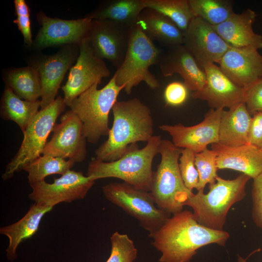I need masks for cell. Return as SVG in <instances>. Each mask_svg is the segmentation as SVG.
<instances>
[{"instance_id":"28","label":"cell","mask_w":262,"mask_h":262,"mask_svg":"<svg viewBox=\"0 0 262 262\" xmlns=\"http://www.w3.org/2000/svg\"><path fill=\"white\" fill-rule=\"evenodd\" d=\"M5 85L21 99L36 101L42 96L40 79L37 69L32 66L14 68L3 72Z\"/></svg>"},{"instance_id":"27","label":"cell","mask_w":262,"mask_h":262,"mask_svg":"<svg viewBox=\"0 0 262 262\" xmlns=\"http://www.w3.org/2000/svg\"><path fill=\"white\" fill-rule=\"evenodd\" d=\"M40 100H23L5 85L0 100V115L5 120L15 122L22 132L39 112Z\"/></svg>"},{"instance_id":"32","label":"cell","mask_w":262,"mask_h":262,"mask_svg":"<svg viewBox=\"0 0 262 262\" xmlns=\"http://www.w3.org/2000/svg\"><path fill=\"white\" fill-rule=\"evenodd\" d=\"M195 165L199 174V182L196 190L197 191H203L206 184L215 183L218 176L215 151L206 148L202 151L196 153Z\"/></svg>"},{"instance_id":"35","label":"cell","mask_w":262,"mask_h":262,"mask_svg":"<svg viewBox=\"0 0 262 262\" xmlns=\"http://www.w3.org/2000/svg\"><path fill=\"white\" fill-rule=\"evenodd\" d=\"M14 2L16 18L13 22L17 25L23 35L25 44L32 47L33 40L31 32L30 8L24 0H15Z\"/></svg>"},{"instance_id":"15","label":"cell","mask_w":262,"mask_h":262,"mask_svg":"<svg viewBox=\"0 0 262 262\" xmlns=\"http://www.w3.org/2000/svg\"><path fill=\"white\" fill-rule=\"evenodd\" d=\"M79 51L78 45H66L56 53L42 56L30 65L37 69L39 75L42 88L41 109L55 100L60 84L67 71L77 60Z\"/></svg>"},{"instance_id":"36","label":"cell","mask_w":262,"mask_h":262,"mask_svg":"<svg viewBox=\"0 0 262 262\" xmlns=\"http://www.w3.org/2000/svg\"><path fill=\"white\" fill-rule=\"evenodd\" d=\"M244 89L245 103L250 115L262 112V78Z\"/></svg>"},{"instance_id":"29","label":"cell","mask_w":262,"mask_h":262,"mask_svg":"<svg viewBox=\"0 0 262 262\" xmlns=\"http://www.w3.org/2000/svg\"><path fill=\"white\" fill-rule=\"evenodd\" d=\"M74 164L70 160L42 154L24 167L23 170L28 173L27 178L30 185L45 180L47 176L51 175H63Z\"/></svg>"},{"instance_id":"19","label":"cell","mask_w":262,"mask_h":262,"mask_svg":"<svg viewBox=\"0 0 262 262\" xmlns=\"http://www.w3.org/2000/svg\"><path fill=\"white\" fill-rule=\"evenodd\" d=\"M218 66L234 83L245 88L262 78V55L251 47H230Z\"/></svg>"},{"instance_id":"21","label":"cell","mask_w":262,"mask_h":262,"mask_svg":"<svg viewBox=\"0 0 262 262\" xmlns=\"http://www.w3.org/2000/svg\"><path fill=\"white\" fill-rule=\"evenodd\" d=\"M216 154L218 169L238 171L254 179L262 173V150L249 144L227 147L219 143L211 145Z\"/></svg>"},{"instance_id":"20","label":"cell","mask_w":262,"mask_h":262,"mask_svg":"<svg viewBox=\"0 0 262 262\" xmlns=\"http://www.w3.org/2000/svg\"><path fill=\"white\" fill-rule=\"evenodd\" d=\"M158 64L164 77L178 74L192 92L200 90L205 83L204 70L183 44L169 47L162 53Z\"/></svg>"},{"instance_id":"6","label":"cell","mask_w":262,"mask_h":262,"mask_svg":"<svg viewBox=\"0 0 262 262\" xmlns=\"http://www.w3.org/2000/svg\"><path fill=\"white\" fill-rule=\"evenodd\" d=\"M162 53L136 23L130 28L128 47L123 63L114 75L116 83L124 86L129 95L142 82L152 89L159 88L158 80L149 68L159 64Z\"/></svg>"},{"instance_id":"9","label":"cell","mask_w":262,"mask_h":262,"mask_svg":"<svg viewBox=\"0 0 262 262\" xmlns=\"http://www.w3.org/2000/svg\"><path fill=\"white\" fill-rule=\"evenodd\" d=\"M102 190L108 200L136 219L149 235L159 230L169 218L156 206L150 192L138 190L125 182L107 184Z\"/></svg>"},{"instance_id":"11","label":"cell","mask_w":262,"mask_h":262,"mask_svg":"<svg viewBox=\"0 0 262 262\" xmlns=\"http://www.w3.org/2000/svg\"><path fill=\"white\" fill-rule=\"evenodd\" d=\"M95 181L81 171L69 170L52 183L45 180L30 184L29 197L35 203L52 207L62 202L83 199Z\"/></svg>"},{"instance_id":"12","label":"cell","mask_w":262,"mask_h":262,"mask_svg":"<svg viewBox=\"0 0 262 262\" xmlns=\"http://www.w3.org/2000/svg\"><path fill=\"white\" fill-rule=\"evenodd\" d=\"M52 132L42 154L67 158L74 163H82L85 160L87 153V140L82 122L74 112L69 110L63 114L60 123L54 126Z\"/></svg>"},{"instance_id":"1","label":"cell","mask_w":262,"mask_h":262,"mask_svg":"<svg viewBox=\"0 0 262 262\" xmlns=\"http://www.w3.org/2000/svg\"><path fill=\"white\" fill-rule=\"evenodd\" d=\"M149 236L161 253L159 262H189L204 246L213 244L224 246L229 234L200 225L192 212L184 210L173 214Z\"/></svg>"},{"instance_id":"24","label":"cell","mask_w":262,"mask_h":262,"mask_svg":"<svg viewBox=\"0 0 262 262\" xmlns=\"http://www.w3.org/2000/svg\"><path fill=\"white\" fill-rule=\"evenodd\" d=\"M252 116L245 102L222 113L219 130V142L235 147L248 144V134Z\"/></svg>"},{"instance_id":"3","label":"cell","mask_w":262,"mask_h":262,"mask_svg":"<svg viewBox=\"0 0 262 262\" xmlns=\"http://www.w3.org/2000/svg\"><path fill=\"white\" fill-rule=\"evenodd\" d=\"M162 139L161 136L154 135L142 148L137 144H133L121 158L113 162L93 158L86 176L95 181L108 178L119 179L138 190L150 192L153 173L152 164L159 154Z\"/></svg>"},{"instance_id":"5","label":"cell","mask_w":262,"mask_h":262,"mask_svg":"<svg viewBox=\"0 0 262 262\" xmlns=\"http://www.w3.org/2000/svg\"><path fill=\"white\" fill-rule=\"evenodd\" d=\"M181 148L162 139L159 148L161 161L153 171L151 193L156 206L168 215L183 210L192 191L185 185L179 168Z\"/></svg>"},{"instance_id":"2","label":"cell","mask_w":262,"mask_h":262,"mask_svg":"<svg viewBox=\"0 0 262 262\" xmlns=\"http://www.w3.org/2000/svg\"><path fill=\"white\" fill-rule=\"evenodd\" d=\"M108 139L95 151V158L110 162L121 158L133 144L147 142L154 135L150 108L139 99L117 101Z\"/></svg>"},{"instance_id":"23","label":"cell","mask_w":262,"mask_h":262,"mask_svg":"<svg viewBox=\"0 0 262 262\" xmlns=\"http://www.w3.org/2000/svg\"><path fill=\"white\" fill-rule=\"evenodd\" d=\"M52 209V207L34 202L20 220L0 228V234L8 239L6 256L9 261L17 258L16 250L20 244L36 233L43 216Z\"/></svg>"},{"instance_id":"38","label":"cell","mask_w":262,"mask_h":262,"mask_svg":"<svg viewBox=\"0 0 262 262\" xmlns=\"http://www.w3.org/2000/svg\"><path fill=\"white\" fill-rule=\"evenodd\" d=\"M188 90L184 83L173 82L169 83L164 91L165 102L173 106L183 104L187 99Z\"/></svg>"},{"instance_id":"10","label":"cell","mask_w":262,"mask_h":262,"mask_svg":"<svg viewBox=\"0 0 262 262\" xmlns=\"http://www.w3.org/2000/svg\"><path fill=\"white\" fill-rule=\"evenodd\" d=\"M79 54L76 62L70 69L66 84L61 89L66 106L95 84H99L110 71L104 60L97 56L87 38L79 45Z\"/></svg>"},{"instance_id":"13","label":"cell","mask_w":262,"mask_h":262,"mask_svg":"<svg viewBox=\"0 0 262 262\" xmlns=\"http://www.w3.org/2000/svg\"><path fill=\"white\" fill-rule=\"evenodd\" d=\"M36 19L41 26L33 41L36 50L60 45H78L87 38L92 19L84 17L74 20L53 18L40 11Z\"/></svg>"},{"instance_id":"34","label":"cell","mask_w":262,"mask_h":262,"mask_svg":"<svg viewBox=\"0 0 262 262\" xmlns=\"http://www.w3.org/2000/svg\"><path fill=\"white\" fill-rule=\"evenodd\" d=\"M195 154L190 149L181 148L179 158V168L185 186L190 191L197 189L199 174L195 165Z\"/></svg>"},{"instance_id":"40","label":"cell","mask_w":262,"mask_h":262,"mask_svg":"<svg viewBox=\"0 0 262 262\" xmlns=\"http://www.w3.org/2000/svg\"><path fill=\"white\" fill-rule=\"evenodd\" d=\"M237 261L238 262H248L246 259H244L243 257L239 255H238V256Z\"/></svg>"},{"instance_id":"14","label":"cell","mask_w":262,"mask_h":262,"mask_svg":"<svg viewBox=\"0 0 262 262\" xmlns=\"http://www.w3.org/2000/svg\"><path fill=\"white\" fill-rule=\"evenodd\" d=\"M130 28L109 20L94 19L87 39L97 56L118 68L127 50Z\"/></svg>"},{"instance_id":"30","label":"cell","mask_w":262,"mask_h":262,"mask_svg":"<svg viewBox=\"0 0 262 262\" xmlns=\"http://www.w3.org/2000/svg\"><path fill=\"white\" fill-rule=\"evenodd\" d=\"M144 6L170 19L184 33L195 17L188 0H143Z\"/></svg>"},{"instance_id":"33","label":"cell","mask_w":262,"mask_h":262,"mask_svg":"<svg viewBox=\"0 0 262 262\" xmlns=\"http://www.w3.org/2000/svg\"><path fill=\"white\" fill-rule=\"evenodd\" d=\"M110 239L111 253L106 262H133L136 259L137 248L127 234L115 231Z\"/></svg>"},{"instance_id":"17","label":"cell","mask_w":262,"mask_h":262,"mask_svg":"<svg viewBox=\"0 0 262 262\" xmlns=\"http://www.w3.org/2000/svg\"><path fill=\"white\" fill-rule=\"evenodd\" d=\"M223 110L210 109L203 120L194 126H185L180 123L163 125L159 128L169 133L172 142L177 147L198 153L207 148L209 145L218 143L219 125Z\"/></svg>"},{"instance_id":"31","label":"cell","mask_w":262,"mask_h":262,"mask_svg":"<svg viewBox=\"0 0 262 262\" xmlns=\"http://www.w3.org/2000/svg\"><path fill=\"white\" fill-rule=\"evenodd\" d=\"M195 17L215 26L227 20L234 12L233 2L229 0H188Z\"/></svg>"},{"instance_id":"18","label":"cell","mask_w":262,"mask_h":262,"mask_svg":"<svg viewBox=\"0 0 262 262\" xmlns=\"http://www.w3.org/2000/svg\"><path fill=\"white\" fill-rule=\"evenodd\" d=\"M206 80L202 89L193 92L191 97L207 102L211 109H229L245 102L244 88L234 83L215 64L203 66Z\"/></svg>"},{"instance_id":"8","label":"cell","mask_w":262,"mask_h":262,"mask_svg":"<svg viewBox=\"0 0 262 262\" xmlns=\"http://www.w3.org/2000/svg\"><path fill=\"white\" fill-rule=\"evenodd\" d=\"M66 106L64 98L58 96L49 105L39 111L23 132L20 147L1 175L3 180L11 179L16 173L23 170L24 167L41 156L57 119Z\"/></svg>"},{"instance_id":"7","label":"cell","mask_w":262,"mask_h":262,"mask_svg":"<svg viewBox=\"0 0 262 262\" xmlns=\"http://www.w3.org/2000/svg\"><path fill=\"white\" fill-rule=\"evenodd\" d=\"M98 85L92 86L69 106L82 122L86 140L93 144L102 136L109 135V115L124 88L116 83L114 75L101 89H98Z\"/></svg>"},{"instance_id":"16","label":"cell","mask_w":262,"mask_h":262,"mask_svg":"<svg viewBox=\"0 0 262 262\" xmlns=\"http://www.w3.org/2000/svg\"><path fill=\"white\" fill-rule=\"evenodd\" d=\"M183 45L198 65L218 64L231 47L219 35L213 26L195 17L183 33Z\"/></svg>"},{"instance_id":"22","label":"cell","mask_w":262,"mask_h":262,"mask_svg":"<svg viewBox=\"0 0 262 262\" xmlns=\"http://www.w3.org/2000/svg\"><path fill=\"white\" fill-rule=\"evenodd\" d=\"M257 14L247 8L241 13L233 12L224 22L213 26L223 40L230 47L262 49V35L254 32L253 25Z\"/></svg>"},{"instance_id":"26","label":"cell","mask_w":262,"mask_h":262,"mask_svg":"<svg viewBox=\"0 0 262 262\" xmlns=\"http://www.w3.org/2000/svg\"><path fill=\"white\" fill-rule=\"evenodd\" d=\"M145 8L143 0H110L102 2L85 16L109 20L131 28Z\"/></svg>"},{"instance_id":"25","label":"cell","mask_w":262,"mask_h":262,"mask_svg":"<svg viewBox=\"0 0 262 262\" xmlns=\"http://www.w3.org/2000/svg\"><path fill=\"white\" fill-rule=\"evenodd\" d=\"M136 24L149 39L162 45L169 48L183 44V33L170 19L153 9L145 8Z\"/></svg>"},{"instance_id":"4","label":"cell","mask_w":262,"mask_h":262,"mask_svg":"<svg viewBox=\"0 0 262 262\" xmlns=\"http://www.w3.org/2000/svg\"><path fill=\"white\" fill-rule=\"evenodd\" d=\"M250 179L243 173L233 180L218 176L215 183L209 184L207 194L202 191L191 193L185 205L193 209L194 217L199 224L212 229L222 230L230 208L245 197L246 184Z\"/></svg>"},{"instance_id":"41","label":"cell","mask_w":262,"mask_h":262,"mask_svg":"<svg viewBox=\"0 0 262 262\" xmlns=\"http://www.w3.org/2000/svg\"><path fill=\"white\" fill-rule=\"evenodd\" d=\"M260 148H261L262 149V146H261Z\"/></svg>"},{"instance_id":"37","label":"cell","mask_w":262,"mask_h":262,"mask_svg":"<svg viewBox=\"0 0 262 262\" xmlns=\"http://www.w3.org/2000/svg\"><path fill=\"white\" fill-rule=\"evenodd\" d=\"M253 180L252 217L256 225L262 230V173Z\"/></svg>"},{"instance_id":"39","label":"cell","mask_w":262,"mask_h":262,"mask_svg":"<svg viewBox=\"0 0 262 262\" xmlns=\"http://www.w3.org/2000/svg\"><path fill=\"white\" fill-rule=\"evenodd\" d=\"M248 144L260 147L262 145V112L252 115L248 134Z\"/></svg>"}]
</instances>
